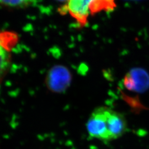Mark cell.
Wrapping results in <instances>:
<instances>
[{
    "label": "cell",
    "mask_w": 149,
    "mask_h": 149,
    "mask_svg": "<svg viewBox=\"0 0 149 149\" xmlns=\"http://www.w3.org/2000/svg\"><path fill=\"white\" fill-rule=\"evenodd\" d=\"M109 109L110 108L106 107H101L92 113L86 123L87 131L91 137L103 141L112 140L107 125Z\"/></svg>",
    "instance_id": "6da1fadb"
},
{
    "label": "cell",
    "mask_w": 149,
    "mask_h": 149,
    "mask_svg": "<svg viewBox=\"0 0 149 149\" xmlns=\"http://www.w3.org/2000/svg\"><path fill=\"white\" fill-rule=\"evenodd\" d=\"M94 0H68L61 12L68 13L81 28L87 25Z\"/></svg>",
    "instance_id": "7a4b0ae2"
},
{
    "label": "cell",
    "mask_w": 149,
    "mask_h": 149,
    "mask_svg": "<svg viewBox=\"0 0 149 149\" xmlns=\"http://www.w3.org/2000/svg\"><path fill=\"white\" fill-rule=\"evenodd\" d=\"M17 40L16 34L0 32V84L10 68L11 49Z\"/></svg>",
    "instance_id": "3957f363"
},
{
    "label": "cell",
    "mask_w": 149,
    "mask_h": 149,
    "mask_svg": "<svg viewBox=\"0 0 149 149\" xmlns=\"http://www.w3.org/2000/svg\"><path fill=\"white\" fill-rule=\"evenodd\" d=\"M70 79L71 76L68 70L62 66H56L49 72L47 84L50 90L60 92L66 89Z\"/></svg>",
    "instance_id": "277c9868"
},
{
    "label": "cell",
    "mask_w": 149,
    "mask_h": 149,
    "mask_svg": "<svg viewBox=\"0 0 149 149\" xmlns=\"http://www.w3.org/2000/svg\"><path fill=\"white\" fill-rule=\"evenodd\" d=\"M108 130L111 140L121 137L128 130V124L125 118L120 113L111 109L108 115Z\"/></svg>",
    "instance_id": "5b68a950"
},
{
    "label": "cell",
    "mask_w": 149,
    "mask_h": 149,
    "mask_svg": "<svg viewBox=\"0 0 149 149\" xmlns=\"http://www.w3.org/2000/svg\"><path fill=\"white\" fill-rule=\"evenodd\" d=\"M117 7V0H94L91 7V16L103 12L114 10Z\"/></svg>",
    "instance_id": "8992f818"
},
{
    "label": "cell",
    "mask_w": 149,
    "mask_h": 149,
    "mask_svg": "<svg viewBox=\"0 0 149 149\" xmlns=\"http://www.w3.org/2000/svg\"><path fill=\"white\" fill-rule=\"evenodd\" d=\"M34 0H0V5L10 7H24L30 5Z\"/></svg>",
    "instance_id": "52a82bcc"
},
{
    "label": "cell",
    "mask_w": 149,
    "mask_h": 149,
    "mask_svg": "<svg viewBox=\"0 0 149 149\" xmlns=\"http://www.w3.org/2000/svg\"><path fill=\"white\" fill-rule=\"evenodd\" d=\"M60 1H67L68 0H60Z\"/></svg>",
    "instance_id": "ba28073f"
}]
</instances>
